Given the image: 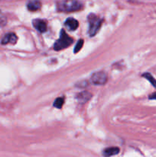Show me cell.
Masks as SVG:
<instances>
[{"label":"cell","instance_id":"1","mask_svg":"<svg viewBox=\"0 0 156 157\" xmlns=\"http://www.w3.org/2000/svg\"><path fill=\"white\" fill-rule=\"evenodd\" d=\"M57 8L61 12H75L82 9V3L78 1H61L58 2Z\"/></svg>","mask_w":156,"mask_h":157},{"label":"cell","instance_id":"2","mask_svg":"<svg viewBox=\"0 0 156 157\" xmlns=\"http://www.w3.org/2000/svg\"><path fill=\"white\" fill-rule=\"evenodd\" d=\"M73 38H70L67 32L62 29L61 31V34H60L59 39L57 40L56 42L54 44V49L55 51H61L63 49L68 48L70 44L73 43Z\"/></svg>","mask_w":156,"mask_h":157},{"label":"cell","instance_id":"3","mask_svg":"<svg viewBox=\"0 0 156 157\" xmlns=\"http://www.w3.org/2000/svg\"><path fill=\"white\" fill-rule=\"evenodd\" d=\"M88 22L89 35L90 36L93 37L97 33L99 29H100L101 25H102V19L94 14H90L88 16Z\"/></svg>","mask_w":156,"mask_h":157},{"label":"cell","instance_id":"4","mask_svg":"<svg viewBox=\"0 0 156 157\" xmlns=\"http://www.w3.org/2000/svg\"><path fill=\"white\" fill-rule=\"evenodd\" d=\"M91 81L96 85H102L107 81V75L103 71H97L93 74L91 76Z\"/></svg>","mask_w":156,"mask_h":157},{"label":"cell","instance_id":"5","mask_svg":"<svg viewBox=\"0 0 156 157\" xmlns=\"http://www.w3.org/2000/svg\"><path fill=\"white\" fill-rule=\"evenodd\" d=\"M18 40L16 35L15 33H8L3 37V38L1 41V44H15Z\"/></svg>","mask_w":156,"mask_h":157},{"label":"cell","instance_id":"6","mask_svg":"<svg viewBox=\"0 0 156 157\" xmlns=\"http://www.w3.org/2000/svg\"><path fill=\"white\" fill-rule=\"evenodd\" d=\"M33 26L38 31V32H45L47 30V25L45 21H44L41 19H35L33 21Z\"/></svg>","mask_w":156,"mask_h":157},{"label":"cell","instance_id":"7","mask_svg":"<svg viewBox=\"0 0 156 157\" xmlns=\"http://www.w3.org/2000/svg\"><path fill=\"white\" fill-rule=\"evenodd\" d=\"M119 153V149L116 147H112L106 148L102 152V155L104 157H111L115 155H117Z\"/></svg>","mask_w":156,"mask_h":157},{"label":"cell","instance_id":"8","mask_svg":"<svg viewBox=\"0 0 156 157\" xmlns=\"http://www.w3.org/2000/svg\"><path fill=\"white\" fill-rule=\"evenodd\" d=\"M65 25L69 29L72 31L76 30L78 28V25H79V23L76 21L75 18H68L65 21Z\"/></svg>","mask_w":156,"mask_h":157},{"label":"cell","instance_id":"9","mask_svg":"<svg viewBox=\"0 0 156 157\" xmlns=\"http://www.w3.org/2000/svg\"><path fill=\"white\" fill-rule=\"evenodd\" d=\"M92 95L90 94L89 92L87 91H83L81 93L78 94L77 96H76V99L78 100V101L80 103H86L87 101L90 99Z\"/></svg>","mask_w":156,"mask_h":157},{"label":"cell","instance_id":"10","mask_svg":"<svg viewBox=\"0 0 156 157\" xmlns=\"http://www.w3.org/2000/svg\"><path fill=\"white\" fill-rule=\"evenodd\" d=\"M41 2L39 1H32L27 4V9L31 12H35L41 8Z\"/></svg>","mask_w":156,"mask_h":157},{"label":"cell","instance_id":"11","mask_svg":"<svg viewBox=\"0 0 156 157\" xmlns=\"http://www.w3.org/2000/svg\"><path fill=\"white\" fill-rule=\"evenodd\" d=\"M64 104V98H58L54 102L53 105L54 107H56V108H61L63 107Z\"/></svg>","mask_w":156,"mask_h":157},{"label":"cell","instance_id":"12","mask_svg":"<svg viewBox=\"0 0 156 157\" xmlns=\"http://www.w3.org/2000/svg\"><path fill=\"white\" fill-rule=\"evenodd\" d=\"M142 76H143L144 78H146V79L148 80V81H149V82L151 83V84H152L153 87H156V80L154 79V77H153L152 75H151V74H149V73H145L143 75H142Z\"/></svg>","mask_w":156,"mask_h":157},{"label":"cell","instance_id":"13","mask_svg":"<svg viewBox=\"0 0 156 157\" xmlns=\"http://www.w3.org/2000/svg\"><path fill=\"white\" fill-rule=\"evenodd\" d=\"M83 44H84V40L80 39L79 41H77V43H76V46H75L74 48V53H77V52L82 48Z\"/></svg>","mask_w":156,"mask_h":157},{"label":"cell","instance_id":"14","mask_svg":"<svg viewBox=\"0 0 156 157\" xmlns=\"http://www.w3.org/2000/svg\"><path fill=\"white\" fill-rule=\"evenodd\" d=\"M6 24V18L0 12V26H3Z\"/></svg>","mask_w":156,"mask_h":157},{"label":"cell","instance_id":"15","mask_svg":"<svg viewBox=\"0 0 156 157\" xmlns=\"http://www.w3.org/2000/svg\"><path fill=\"white\" fill-rule=\"evenodd\" d=\"M149 99L151 100H156V92L153 93L152 94H151L149 96Z\"/></svg>","mask_w":156,"mask_h":157}]
</instances>
